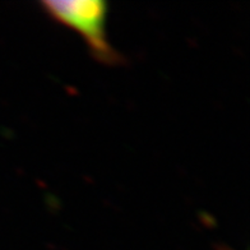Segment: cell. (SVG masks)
Returning <instances> with one entry per match:
<instances>
[{
  "label": "cell",
  "mask_w": 250,
  "mask_h": 250,
  "mask_svg": "<svg viewBox=\"0 0 250 250\" xmlns=\"http://www.w3.org/2000/svg\"><path fill=\"white\" fill-rule=\"evenodd\" d=\"M41 5L51 18L77 31L96 59L116 62L119 56L106 37L107 4L101 0H49Z\"/></svg>",
  "instance_id": "cell-1"
}]
</instances>
